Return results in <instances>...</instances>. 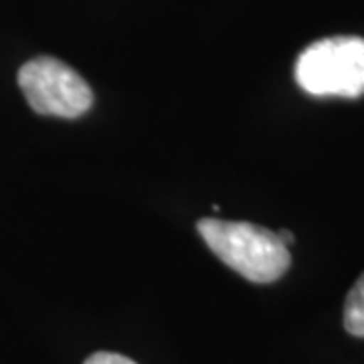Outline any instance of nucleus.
<instances>
[{
  "label": "nucleus",
  "mask_w": 364,
  "mask_h": 364,
  "mask_svg": "<svg viewBox=\"0 0 364 364\" xmlns=\"http://www.w3.org/2000/svg\"><path fill=\"white\" fill-rule=\"evenodd\" d=\"M344 328L352 336L364 338V273L348 291L344 304Z\"/></svg>",
  "instance_id": "obj_4"
},
{
  "label": "nucleus",
  "mask_w": 364,
  "mask_h": 364,
  "mask_svg": "<svg viewBox=\"0 0 364 364\" xmlns=\"http://www.w3.org/2000/svg\"><path fill=\"white\" fill-rule=\"evenodd\" d=\"M277 237H279V239H282V241H284L286 245L294 243V235L289 233V231H286V229H284V231H277Z\"/></svg>",
  "instance_id": "obj_6"
},
{
  "label": "nucleus",
  "mask_w": 364,
  "mask_h": 364,
  "mask_svg": "<svg viewBox=\"0 0 364 364\" xmlns=\"http://www.w3.org/2000/svg\"><path fill=\"white\" fill-rule=\"evenodd\" d=\"M296 81L316 97H360L364 93V39L330 37L299 53Z\"/></svg>",
  "instance_id": "obj_2"
},
{
  "label": "nucleus",
  "mask_w": 364,
  "mask_h": 364,
  "mask_svg": "<svg viewBox=\"0 0 364 364\" xmlns=\"http://www.w3.org/2000/svg\"><path fill=\"white\" fill-rule=\"evenodd\" d=\"M18 85L41 116L79 117L93 104V91L75 69L55 57H37L18 71Z\"/></svg>",
  "instance_id": "obj_3"
},
{
  "label": "nucleus",
  "mask_w": 364,
  "mask_h": 364,
  "mask_svg": "<svg viewBox=\"0 0 364 364\" xmlns=\"http://www.w3.org/2000/svg\"><path fill=\"white\" fill-rule=\"evenodd\" d=\"M85 364H136L130 358L116 354V352H95L85 360Z\"/></svg>",
  "instance_id": "obj_5"
},
{
  "label": "nucleus",
  "mask_w": 364,
  "mask_h": 364,
  "mask_svg": "<svg viewBox=\"0 0 364 364\" xmlns=\"http://www.w3.org/2000/svg\"><path fill=\"white\" fill-rule=\"evenodd\" d=\"M196 231L208 249L253 284H272L289 267V249L275 231L245 221L200 219Z\"/></svg>",
  "instance_id": "obj_1"
}]
</instances>
